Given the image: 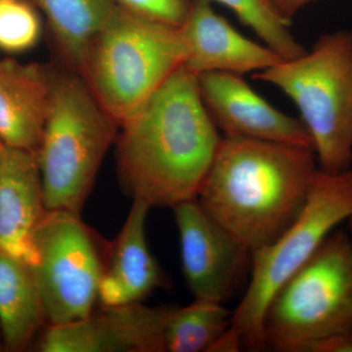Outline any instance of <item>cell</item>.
<instances>
[{
    "label": "cell",
    "instance_id": "27",
    "mask_svg": "<svg viewBox=\"0 0 352 352\" xmlns=\"http://www.w3.org/2000/svg\"><path fill=\"white\" fill-rule=\"evenodd\" d=\"M0 349H1V344H0Z\"/></svg>",
    "mask_w": 352,
    "mask_h": 352
},
{
    "label": "cell",
    "instance_id": "10",
    "mask_svg": "<svg viewBox=\"0 0 352 352\" xmlns=\"http://www.w3.org/2000/svg\"><path fill=\"white\" fill-rule=\"evenodd\" d=\"M171 308L142 302L103 307L80 320L48 325L36 351L164 352V327Z\"/></svg>",
    "mask_w": 352,
    "mask_h": 352
},
{
    "label": "cell",
    "instance_id": "16",
    "mask_svg": "<svg viewBox=\"0 0 352 352\" xmlns=\"http://www.w3.org/2000/svg\"><path fill=\"white\" fill-rule=\"evenodd\" d=\"M46 323L31 265L0 250V328L4 346L11 351H24Z\"/></svg>",
    "mask_w": 352,
    "mask_h": 352
},
{
    "label": "cell",
    "instance_id": "26",
    "mask_svg": "<svg viewBox=\"0 0 352 352\" xmlns=\"http://www.w3.org/2000/svg\"><path fill=\"white\" fill-rule=\"evenodd\" d=\"M349 222H351V223H352V219L351 220H349Z\"/></svg>",
    "mask_w": 352,
    "mask_h": 352
},
{
    "label": "cell",
    "instance_id": "11",
    "mask_svg": "<svg viewBox=\"0 0 352 352\" xmlns=\"http://www.w3.org/2000/svg\"><path fill=\"white\" fill-rule=\"evenodd\" d=\"M197 76L204 104L223 136L314 149L302 120L273 107L242 76L206 73Z\"/></svg>",
    "mask_w": 352,
    "mask_h": 352
},
{
    "label": "cell",
    "instance_id": "22",
    "mask_svg": "<svg viewBox=\"0 0 352 352\" xmlns=\"http://www.w3.org/2000/svg\"><path fill=\"white\" fill-rule=\"evenodd\" d=\"M302 352H352V327L315 340Z\"/></svg>",
    "mask_w": 352,
    "mask_h": 352
},
{
    "label": "cell",
    "instance_id": "17",
    "mask_svg": "<svg viewBox=\"0 0 352 352\" xmlns=\"http://www.w3.org/2000/svg\"><path fill=\"white\" fill-rule=\"evenodd\" d=\"M67 69L80 74L97 34L119 4L116 0H36Z\"/></svg>",
    "mask_w": 352,
    "mask_h": 352
},
{
    "label": "cell",
    "instance_id": "5",
    "mask_svg": "<svg viewBox=\"0 0 352 352\" xmlns=\"http://www.w3.org/2000/svg\"><path fill=\"white\" fill-rule=\"evenodd\" d=\"M295 103L318 168L328 173L352 164V32L322 34L300 57L254 74Z\"/></svg>",
    "mask_w": 352,
    "mask_h": 352
},
{
    "label": "cell",
    "instance_id": "24",
    "mask_svg": "<svg viewBox=\"0 0 352 352\" xmlns=\"http://www.w3.org/2000/svg\"><path fill=\"white\" fill-rule=\"evenodd\" d=\"M349 236H351V239L352 241V223H351V233H349Z\"/></svg>",
    "mask_w": 352,
    "mask_h": 352
},
{
    "label": "cell",
    "instance_id": "13",
    "mask_svg": "<svg viewBox=\"0 0 352 352\" xmlns=\"http://www.w3.org/2000/svg\"><path fill=\"white\" fill-rule=\"evenodd\" d=\"M47 210L36 152L0 147V250L32 265L34 231Z\"/></svg>",
    "mask_w": 352,
    "mask_h": 352
},
{
    "label": "cell",
    "instance_id": "6",
    "mask_svg": "<svg viewBox=\"0 0 352 352\" xmlns=\"http://www.w3.org/2000/svg\"><path fill=\"white\" fill-rule=\"evenodd\" d=\"M351 219L352 168L339 173L318 168L295 221L271 244L252 251L251 282L230 326L243 349H265L263 318L271 298L342 222Z\"/></svg>",
    "mask_w": 352,
    "mask_h": 352
},
{
    "label": "cell",
    "instance_id": "3",
    "mask_svg": "<svg viewBox=\"0 0 352 352\" xmlns=\"http://www.w3.org/2000/svg\"><path fill=\"white\" fill-rule=\"evenodd\" d=\"M179 28L120 6L97 34L80 75L95 99L122 126L184 63Z\"/></svg>",
    "mask_w": 352,
    "mask_h": 352
},
{
    "label": "cell",
    "instance_id": "7",
    "mask_svg": "<svg viewBox=\"0 0 352 352\" xmlns=\"http://www.w3.org/2000/svg\"><path fill=\"white\" fill-rule=\"evenodd\" d=\"M352 327V241L333 232L271 298L263 318L265 349L302 352Z\"/></svg>",
    "mask_w": 352,
    "mask_h": 352
},
{
    "label": "cell",
    "instance_id": "12",
    "mask_svg": "<svg viewBox=\"0 0 352 352\" xmlns=\"http://www.w3.org/2000/svg\"><path fill=\"white\" fill-rule=\"evenodd\" d=\"M184 45L183 66L194 75L258 73L283 61L270 47L245 38L221 15L210 0H194L179 27Z\"/></svg>",
    "mask_w": 352,
    "mask_h": 352
},
{
    "label": "cell",
    "instance_id": "19",
    "mask_svg": "<svg viewBox=\"0 0 352 352\" xmlns=\"http://www.w3.org/2000/svg\"><path fill=\"white\" fill-rule=\"evenodd\" d=\"M223 4L245 25L252 30L264 45L283 60L300 57L307 50L289 31L291 21L285 19L268 0H210Z\"/></svg>",
    "mask_w": 352,
    "mask_h": 352
},
{
    "label": "cell",
    "instance_id": "4",
    "mask_svg": "<svg viewBox=\"0 0 352 352\" xmlns=\"http://www.w3.org/2000/svg\"><path fill=\"white\" fill-rule=\"evenodd\" d=\"M118 124L76 72L55 71L50 113L36 155L47 210L80 214Z\"/></svg>",
    "mask_w": 352,
    "mask_h": 352
},
{
    "label": "cell",
    "instance_id": "18",
    "mask_svg": "<svg viewBox=\"0 0 352 352\" xmlns=\"http://www.w3.org/2000/svg\"><path fill=\"white\" fill-rule=\"evenodd\" d=\"M232 312L223 303L195 300L171 308L164 333V352H212L230 328Z\"/></svg>",
    "mask_w": 352,
    "mask_h": 352
},
{
    "label": "cell",
    "instance_id": "14",
    "mask_svg": "<svg viewBox=\"0 0 352 352\" xmlns=\"http://www.w3.org/2000/svg\"><path fill=\"white\" fill-rule=\"evenodd\" d=\"M150 206L133 199L129 217L115 240L106 248L105 268L99 289L102 307L142 302L168 278L146 239Z\"/></svg>",
    "mask_w": 352,
    "mask_h": 352
},
{
    "label": "cell",
    "instance_id": "23",
    "mask_svg": "<svg viewBox=\"0 0 352 352\" xmlns=\"http://www.w3.org/2000/svg\"><path fill=\"white\" fill-rule=\"evenodd\" d=\"M273 7L283 16L285 19L291 21L300 9L315 0H268Z\"/></svg>",
    "mask_w": 352,
    "mask_h": 352
},
{
    "label": "cell",
    "instance_id": "20",
    "mask_svg": "<svg viewBox=\"0 0 352 352\" xmlns=\"http://www.w3.org/2000/svg\"><path fill=\"white\" fill-rule=\"evenodd\" d=\"M41 20L25 0H0V50L22 53L38 43Z\"/></svg>",
    "mask_w": 352,
    "mask_h": 352
},
{
    "label": "cell",
    "instance_id": "8",
    "mask_svg": "<svg viewBox=\"0 0 352 352\" xmlns=\"http://www.w3.org/2000/svg\"><path fill=\"white\" fill-rule=\"evenodd\" d=\"M31 266L48 325L85 318L94 311L105 258L94 231L68 210H47L34 231Z\"/></svg>",
    "mask_w": 352,
    "mask_h": 352
},
{
    "label": "cell",
    "instance_id": "2",
    "mask_svg": "<svg viewBox=\"0 0 352 352\" xmlns=\"http://www.w3.org/2000/svg\"><path fill=\"white\" fill-rule=\"evenodd\" d=\"M317 164L312 148L222 136L196 199L252 252L276 240L302 212Z\"/></svg>",
    "mask_w": 352,
    "mask_h": 352
},
{
    "label": "cell",
    "instance_id": "1",
    "mask_svg": "<svg viewBox=\"0 0 352 352\" xmlns=\"http://www.w3.org/2000/svg\"><path fill=\"white\" fill-rule=\"evenodd\" d=\"M120 126L118 173L132 200L173 208L197 198L222 139L198 76L179 67Z\"/></svg>",
    "mask_w": 352,
    "mask_h": 352
},
{
    "label": "cell",
    "instance_id": "25",
    "mask_svg": "<svg viewBox=\"0 0 352 352\" xmlns=\"http://www.w3.org/2000/svg\"><path fill=\"white\" fill-rule=\"evenodd\" d=\"M2 145H3V143H2V141L0 140V147H1Z\"/></svg>",
    "mask_w": 352,
    "mask_h": 352
},
{
    "label": "cell",
    "instance_id": "21",
    "mask_svg": "<svg viewBox=\"0 0 352 352\" xmlns=\"http://www.w3.org/2000/svg\"><path fill=\"white\" fill-rule=\"evenodd\" d=\"M194 0H116L129 12L161 24L179 28Z\"/></svg>",
    "mask_w": 352,
    "mask_h": 352
},
{
    "label": "cell",
    "instance_id": "15",
    "mask_svg": "<svg viewBox=\"0 0 352 352\" xmlns=\"http://www.w3.org/2000/svg\"><path fill=\"white\" fill-rule=\"evenodd\" d=\"M54 69L0 59V140L38 152L50 113Z\"/></svg>",
    "mask_w": 352,
    "mask_h": 352
},
{
    "label": "cell",
    "instance_id": "9",
    "mask_svg": "<svg viewBox=\"0 0 352 352\" xmlns=\"http://www.w3.org/2000/svg\"><path fill=\"white\" fill-rule=\"evenodd\" d=\"M182 270L195 300L223 303L232 295L251 250L201 208L197 199L173 208Z\"/></svg>",
    "mask_w": 352,
    "mask_h": 352
}]
</instances>
